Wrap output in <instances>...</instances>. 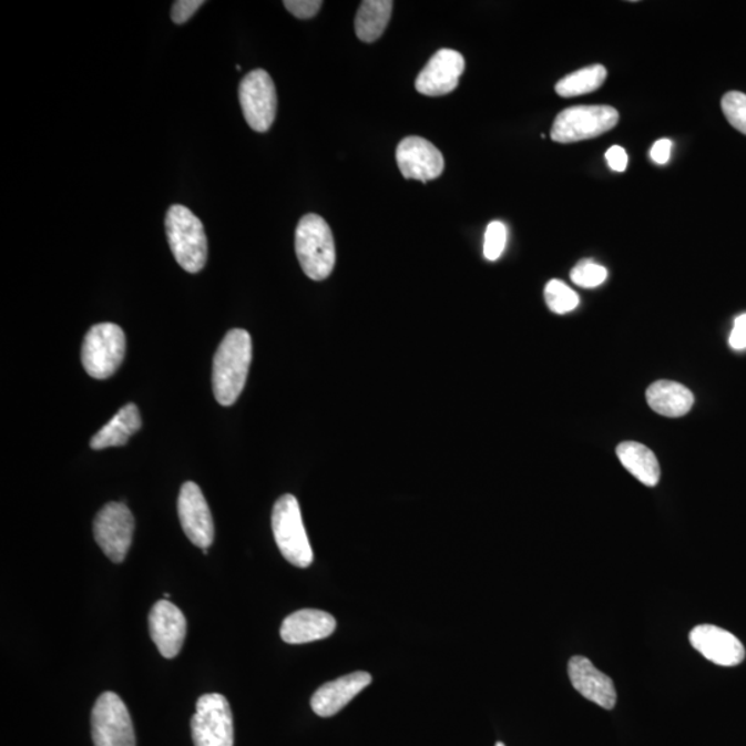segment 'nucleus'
<instances>
[{"mask_svg": "<svg viewBox=\"0 0 746 746\" xmlns=\"http://www.w3.org/2000/svg\"><path fill=\"white\" fill-rule=\"evenodd\" d=\"M150 635L159 652L167 660L181 653L186 638V616L170 600H160L151 610Z\"/></svg>", "mask_w": 746, "mask_h": 746, "instance_id": "14", "label": "nucleus"}, {"mask_svg": "<svg viewBox=\"0 0 746 746\" xmlns=\"http://www.w3.org/2000/svg\"><path fill=\"white\" fill-rule=\"evenodd\" d=\"M165 227L172 254L183 270L196 274L206 266L207 239L204 224L188 207L172 205Z\"/></svg>", "mask_w": 746, "mask_h": 746, "instance_id": "3", "label": "nucleus"}, {"mask_svg": "<svg viewBox=\"0 0 746 746\" xmlns=\"http://www.w3.org/2000/svg\"><path fill=\"white\" fill-rule=\"evenodd\" d=\"M284 6L297 19H311L321 9V0H285Z\"/></svg>", "mask_w": 746, "mask_h": 746, "instance_id": "28", "label": "nucleus"}, {"mask_svg": "<svg viewBox=\"0 0 746 746\" xmlns=\"http://www.w3.org/2000/svg\"><path fill=\"white\" fill-rule=\"evenodd\" d=\"M204 0H177L172 6V20L175 24H184L191 17L196 13V10L204 6Z\"/></svg>", "mask_w": 746, "mask_h": 746, "instance_id": "29", "label": "nucleus"}, {"mask_svg": "<svg viewBox=\"0 0 746 746\" xmlns=\"http://www.w3.org/2000/svg\"><path fill=\"white\" fill-rule=\"evenodd\" d=\"M273 532L277 546L290 564L307 569L313 563V549L303 524L299 502L294 495L280 497L273 509Z\"/></svg>", "mask_w": 746, "mask_h": 746, "instance_id": "4", "label": "nucleus"}, {"mask_svg": "<svg viewBox=\"0 0 746 746\" xmlns=\"http://www.w3.org/2000/svg\"><path fill=\"white\" fill-rule=\"evenodd\" d=\"M722 110L728 123L746 136V94L742 92L726 93L722 99Z\"/></svg>", "mask_w": 746, "mask_h": 746, "instance_id": "26", "label": "nucleus"}, {"mask_svg": "<svg viewBox=\"0 0 746 746\" xmlns=\"http://www.w3.org/2000/svg\"><path fill=\"white\" fill-rule=\"evenodd\" d=\"M605 160L607 164L614 172H625L627 167V154L626 151L620 145H613L607 153H605Z\"/></svg>", "mask_w": 746, "mask_h": 746, "instance_id": "32", "label": "nucleus"}, {"mask_svg": "<svg viewBox=\"0 0 746 746\" xmlns=\"http://www.w3.org/2000/svg\"><path fill=\"white\" fill-rule=\"evenodd\" d=\"M646 397L650 408L666 418L684 417L694 406L693 392L677 381H655L648 387Z\"/></svg>", "mask_w": 746, "mask_h": 746, "instance_id": "19", "label": "nucleus"}, {"mask_svg": "<svg viewBox=\"0 0 746 746\" xmlns=\"http://www.w3.org/2000/svg\"><path fill=\"white\" fill-rule=\"evenodd\" d=\"M92 737L94 746H136L132 717L120 695L106 692L95 701Z\"/></svg>", "mask_w": 746, "mask_h": 746, "instance_id": "8", "label": "nucleus"}, {"mask_svg": "<svg viewBox=\"0 0 746 746\" xmlns=\"http://www.w3.org/2000/svg\"><path fill=\"white\" fill-rule=\"evenodd\" d=\"M607 80V70L605 67L596 64L586 67L566 75L558 82L556 93L560 98L570 99L575 95L596 92Z\"/></svg>", "mask_w": 746, "mask_h": 746, "instance_id": "23", "label": "nucleus"}, {"mask_svg": "<svg viewBox=\"0 0 746 746\" xmlns=\"http://www.w3.org/2000/svg\"><path fill=\"white\" fill-rule=\"evenodd\" d=\"M620 122L619 111L610 105H576L561 111L554 120L553 142L570 144L602 136Z\"/></svg>", "mask_w": 746, "mask_h": 746, "instance_id": "6", "label": "nucleus"}, {"mask_svg": "<svg viewBox=\"0 0 746 746\" xmlns=\"http://www.w3.org/2000/svg\"><path fill=\"white\" fill-rule=\"evenodd\" d=\"M142 428V417L134 403H126L120 412L93 436L91 447L95 451L126 446L129 439Z\"/></svg>", "mask_w": 746, "mask_h": 746, "instance_id": "20", "label": "nucleus"}, {"mask_svg": "<svg viewBox=\"0 0 746 746\" xmlns=\"http://www.w3.org/2000/svg\"><path fill=\"white\" fill-rule=\"evenodd\" d=\"M134 518L126 504L111 502L95 515L94 540L101 551L114 563H122L131 549Z\"/></svg>", "mask_w": 746, "mask_h": 746, "instance_id": "10", "label": "nucleus"}, {"mask_svg": "<svg viewBox=\"0 0 746 746\" xmlns=\"http://www.w3.org/2000/svg\"><path fill=\"white\" fill-rule=\"evenodd\" d=\"M546 305L553 313L566 314L580 305V297L563 280H549L545 288Z\"/></svg>", "mask_w": 746, "mask_h": 746, "instance_id": "24", "label": "nucleus"}, {"mask_svg": "<svg viewBox=\"0 0 746 746\" xmlns=\"http://www.w3.org/2000/svg\"><path fill=\"white\" fill-rule=\"evenodd\" d=\"M609 277L607 268L597 265L592 260H582L572 268L571 279L581 288H596L604 283Z\"/></svg>", "mask_w": 746, "mask_h": 746, "instance_id": "25", "label": "nucleus"}, {"mask_svg": "<svg viewBox=\"0 0 746 746\" xmlns=\"http://www.w3.org/2000/svg\"><path fill=\"white\" fill-rule=\"evenodd\" d=\"M508 243V228L502 222L488 224L484 237V256L487 260L495 262L502 256Z\"/></svg>", "mask_w": 746, "mask_h": 746, "instance_id": "27", "label": "nucleus"}, {"mask_svg": "<svg viewBox=\"0 0 746 746\" xmlns=\"http://www.w3.org/2000/svg\"><path fill=\"white\" fill-rule=\"evenodd\" d=\"M195 746H234L233 712L222 694H205L191 719Z\"/></svg>", "mask_w": 746, "mask_h": 746, "instance_id": "7", "label": "nucleus"}, {"mask_svg": "<svg viewBox=\"0 0 746 746\" xmlns=\"http://www.w3.org/2000/svg\"><path fill=\"white\" fill-rule=\"evenodd\" d=\"M295 249L302 270L314 280L327 279L336 263L333 229L321 216L308 213L300 218L295 234Z\"/></svg>", "mask_w": 746, "mask_h": 746, "instance_id": "2", "label": "nucleus"}, {"mask_svg": "<svg viewBox=\"0 0 746 746\" xmlns=\"http://www.w3.org/2000/svg\"><path fill=\"white\" fill-rule=\"evenodd\" d=\"M495 746H507L503 743H498Z\"/></svg>", "mask_w": 746, "mask_h": 746, "instance_id": "33", "label": "nucleus"}, {"mask_svg": "<svg viewBox=\"0 0 746 746\" xmlns=\"http://www.w3.org/2000/svg\"><path fill=\"white\" fill-rule=\"evenodd\" d=\"M178 519L191 543L205 551L215 541V524L204 493L193 481L183 484L177 501Z\"/></svg>", "mask_w": 746, "mask_h": 746, "instance_id": "11", "label": "nucleus"}, {"mask_svg": "<svg viewBox=\"0 0 746 746\" xmlns=\"http://www.w3.org/2000/svg\"><path fill=\"white\" fill-rule=\"evenodd\" d=\"M251 361V335L244 329L229 330L213 358V392L221 406L237 402L248 379Z\"/></svg>", "mask_w": 746, "mask_h": 746, "instance_id": "1", "label": "nucleus"}, {"mask_svg": "<svg viewBox=\"0 0 746 746\" xmlns=\"http://www.w3.org/2000/svg\"><path fill=\"white\" fill-rule=\"evenodd\" d=\"M673 143L671 140L661 139L658 142H655L652 150H650V156L658 165H665L671 160Z\"/></svg>", "mask_w": 746, "mask_h": 746, "instance_id": "31", "label": "nucleus"}, {"mask_svg": "<svg viewBox=\"0 0 746 746\" xmlns=\"http://www.w3.org/2000/svg\"><path fill=\"white\" fill-rule=\"evenodd\" d=\"M372 683V676L368 672H355L350 675L325 683L311 697L314 714L321 717H330L345 708L350 701Z\"/></svg>", "mask_w": 746, "mask_h": 746, "instance_id": "17", "label": "nucleus"}, {"mask_svg": "<svg viewBox=\"0 0 746 746\" xmlns=\"http://www.w3.org/2000/svg\"><path fill=\"white\" fill-rule=\"evenodd\" d=\"M689 643L706 660L721 666H737L745 658V648L733 633L715 625L695 626Z\"/></svg>", "mask_w": 746, "mask_h": 746, "instance_id": "15", "label": "nucleus"}, {"mask_svg": "<svg viewBox=\"0 0 746 746\" xmlns=\"http://www.w3.org/2000/svg\"><path fill=\"white\" fill-rule=\"evenodd\" d=\"M464 71L463 55L457 50L441 49L428 61L415 81L420 94L439 98L456 91Z\"/></svg>", "mask_w": 746, "mask_h": 746, "instance_id": "13", "label": "nucleus"}, {"mask_svg": "<svg viewBox=\"0 0 746 746\" xmlns=\"http://www.w3.org/2000/svg\"><path fill=\"white\" fill-rule=\"evenodd\" d=\"M396 156L401 175L411 181L428 183L444 172V156L435 144L423 137L403 139L398 144Z\"/></svg>", "mask_w": 746, "mask_h": 746, "instance_id": "12", "label": "nucleus"}, {"mask_svg": "<svg viewBox=\"0 0 746 746\" xmlns=\"http://www.w3.org/2000/svg\"><path fill=\"white\" fill-rule=\"evenodd\" d=\"M569 676L578 693L603 709H613L616 692L613 681L600 672L585 656H574L569 662Z\"/></svg>", "mask_w": 746, "mask_h": 746, "instance_id": "16", "label": "nucleus"}, {"mask_svg": "<svg viewBox=\"0 0 746 746\" xmlns=\"http://www.w3.org/2000/svg\"><path fill=\"white\" fill-rule=\"evenodd\" d=\"M391 0H366L356 16V33L360 41L372 43L384 35L391 19Z\"/></svg>", "mask_w": 746, "mask_h": 746, "instance_id": "22", "label": "nucleus"}, {"mask_svg": "<svg viewBox=\"0 0 746 746\" xmlns=\"http://www.w3.org/2000/svg\"><path fill=\"white\" fill-rule=\"evenodd\" d=\"M616 456L624 468L644 486L655 487L661 479V468L655 453L641 442L626 441L616 448Z\"/></svg>", "mask_w": 746, "mask_h": 746, "instance_id": "21", "label": "nucleus"}, {"mask_svg": "<svg viewBox=\"0 0 746 746\" xmlns=\"http://www.w3.org/2000/svg\"><path fill=\"white\" fill-rule=\"evenodd\" d=\"M728 345L732 346L733 350L739 351L746 349V314L737 317L736 321H734Z\"/></svg>", "mask_w": 746, "mask_h": 746, "instance_id": "30", "label": "nucleus"}, {"mask_svg": "<svg viewBox=\"0 0 746 746\" xmlns=\"http://www.w3.org/2000/svg\"><path fill=\"white\" fill-rule=\"evenodd\" d=\"M238 94L241 109L249 127L259 133L270 131L277 115V91L268 72H249L241 81Z\"/></svg>", "mask_w": 746, "mask_h": 746, "instance_id": "9", "label": "nucleus"}, {"mask_svg": "<svg viewBox=\"0 0 746 746\" xmlns=\"http://www.w3.org/2000/svg\"><path fill=\"white\" fill-rule=\"evenodd\" d=\"M126 355V336L120 325H94L82 345V366L94 379H109L121 367Z\"/></svg>", "mask_w": 746, "mask_h": 746, "instance_id": "5", "label": "nucleus"}, {"mask_svg": "<svg viewBox=\"0 0 746 746\" xmlns=\"http://www.w3.org/2000/svg\"><path fill=\"white\" fill-rule=\"evenodd\" d=\"M336 630L334 615L321 610L306 609L286 616L280 637L288 644H305L327 638Z\"/></svg>", "mask_w": 746, "mask_h": 746, "instance_id": "18", "label": "nucleus"}]
</instances>
